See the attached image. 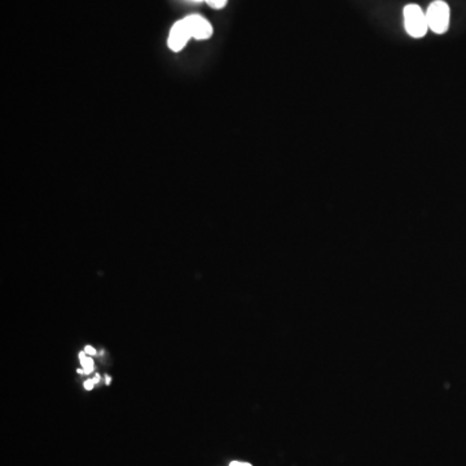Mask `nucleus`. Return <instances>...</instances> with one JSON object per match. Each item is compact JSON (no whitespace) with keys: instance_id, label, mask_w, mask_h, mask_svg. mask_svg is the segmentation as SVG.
<instances>
[{"instance_id":"1","label":"nucleus","mask_w":466,"mask_h":466,"mask_svg":"<svg viewBox=\"0 0 466 466\" xmlns=\"http://www.w3.org/2000/svg\"><path fill=\"white\" fill-rule=\"evenodd\" d=\"M404 17V28L410 37L419 39L426 35L429 31V24L426 19V12L417 4H408L403 10Z\"/></svg>"},{"instance_id":"2","label":"nucleus","mask_w":466,"mask_h":466,"mask_svg":"<svg viewBox=\"0 0 466 466\" xmlns=\"http://www.w3.org/2000/svg\"><path fill=\"white\" fill-rule=\"evenodd\" d=\"M429 30L435 34H444L449 28L451 10L444 0H434L426 10Z\"/></svg>"},{"instance_id":"3","label":"nucleus","mask_w":466,"mask_h":466,"mask_svg":"<svg viewBox=\"0 0 466 466\" xmlns=\"http://www.w3.org/2000/svg\"><path fill=\"white\" fill-rule=\"evenodd\" d=\"M191 38H192V35L189 33V29L186 26V21H184V19H180V21L175 22L170 30L168 40V47H170L171 51L179 52L186 46V43Z\"/></svg>"},{"instance_id":"4","label":"nucleus","mask_w":466,"mask_h":466,"mask_svg":"<svg viewBox=\"0 0 466 466\" xmlns=\"http://www.w3.org/2000/svg\"><path fill=\"white\" fill-rule=\"evenodd\" d=\"M186 26L189 29V33L192 38H195L197 40H206L213 35L214 30L211 24L204 19L200 15H191L184 19Z\"/></svg>"},{"instance_id":"5","label":"nucleus","mask_w":466,"mask_h":466,"mask_svg":"<svg viewBox=\"0 0 466 466\" xmlns=\"http://www.w3.org/2000/svg\"><path fill=\"white\" fill-rule=\"evenodd\" d=\"M86 353L84 351H82V353H79V360H81V364H82V367H83V371L86 374H90V373L93 372V368H95V365H93V360L91 359V357H88V356H86Z\"/></svg>"},{"instance_id":"6","label":"nucleus","mask_w":466,"mask_h":466,"mask_svg":"<svg viewBox=\"0 0 466 466\" xmlns=\"http://www.w3.org/2000/svg\"><path fill=\"white\" fill-rule=\"evenodd\" d=\"M205 1L210 6V7H211V8H214V10H222V8L225 7V4H227L228 0H205Z\"/></svg>"},{"instance_id":"7","label":"nucleus","mask_w":466,"mask_h":466,"mask_svg":"<svg viewBox=\"0 0 466 466\" xmlns=\"http://www.w3.org/2000/svg\"><path fill=\"white\" fill-rule=\"evenodd\" d=\"M84 353L87 355H95L96 354V350L93 348V346H86L84 347Z\"/></svg>"},{"instance_id":"8","label":"nucleus","mask_w":466,"mask_h":466,"mask_svg":"<svg viewBox=\"0 0 466 466\" xmlns=\"http://www.w3.org/2000/svg\"><path fill=\"white\" fill-rule=\"evenodd\" d=\"M93 386H95L93 380H88V381L84 383V389H86V390H93Z\"/></svg>"},{"instance_id":"9","label":"nucleus","mask_w":466,"mask_h":466,"mask_svg":"<svg viewBox=\"0 0 466 466\" xmlns=\"http://www.w3.org/2000/svg\"><path fill=\"white\" fill-rule=\"evenodd\" d=\"M243 465V463H239V461H233V463H231V465L230 466H241Z\"/></svg>"},{"instance_id":"10","label":"nucleus","mask_w":466,"mask_h":466,"mask_svg":"<svg viewBox=\"0 0 466 466\" xmlns=\"http://www.w3.org/2000/svg\"><path fill=\"white\" fill-rule=\"evenodd\" d=\"M93 383H100V376H99V374H97V376H96V377L93 378Z\"/></svg>"},{"instance_id":"11","label":"nucleus","mask_w":466,"mask_h":466,"mask_svg":"<svg viewBox=\"0 0 466 466\" xmlns=\"http://www.w3.org/2000/svg\"><path fill=\"white\" fill-rule=\"evenodd\" d=\"M105 380H106V385H109V383H112V378H111L109 376H106V378H105Z\"/></svg>"},{"instance_id":"12","label":"nucleus","mask_w":466,"mask_h":466,"mask_svg":"<svg viewBox=\"0 0 466 466\" xmlns=\"http://www.w3.org/2000/svg\"><path fill=\"white\" fill-rule=\"evenodd\" d=\"M192 1H205V0H192Z\"/></svg>"},{"instance_id":"13","label":"nucleus","mask_w":466,"mask_h":466,"mask_svg":"<svg viewBox=\"0 0 466 466\" xmlns=\"http://www.w3.org/2000/svg\"><path fill=\"white\" fill-rule=\"evenodd\" d=\"M241 466H252V465H250V464H243V465Z\"/></svg>"}]
</instances>
